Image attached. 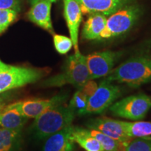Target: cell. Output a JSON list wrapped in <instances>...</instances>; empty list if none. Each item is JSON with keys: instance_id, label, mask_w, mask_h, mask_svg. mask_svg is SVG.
<instances>
[{"instance_id": "obj_1", "label": "cell", "mask_w": 151, "mask_h": 151, "mask_svg": "<svg viewBox=\"0 0 151 151\" xmlns=\"http://www.w3.org/2000/svg\"><path fill=\"white\" fill-rule=\"evenodd\" d=\"M106 80L138 88L151 82V46L143 49L113 69Z\"/></svg>"}, {"instance_id": "obj_2", "label": "cell", "mask_w": 151, "mask_h": 151, "mask_svg": "<svg viewBox=\"0 0 151 151\" xmlns=\"http://www.w3.org/2000/svg\"><path fill=\"white\" fill-rule=\"evenodd\" d=\"M75 116L74 111L65 103L53 106L35 118L32 130L37 139H46L72 124Z\"/></svg>"}, {"instance_id": "obj_3", "label": "cell", "mask_w": 151, "mask_h": 151, "mask_svg": "<svg viewBox=\"0 0 151 151\" xmlns=\"http://www.w3.org/2000/svg\"><path fill=\"white\" fill-rule=\"evenodd\" d=\"M89 80L90 73L86 64V56L79 51L69 56L62 72L45 81L43 86L59 87L71 85L80 90Z\"/></svg>"}, {"instance_id": "obj_4", "label": "cell", "mask_w": 151, "mask_h": 151, "mask_svg": "<svg viewBox=\"0 0 151 151\" xmlns=\"http://www.w3.org/2000/svg\"><path fill=\"white\" fill-rule=\"evenodd\" d=\"M141 15L140 6L133 1L118 9L106 18L104 29L98 40H109L124 35L134 27Z\"/></svg>"}, {"instance_id": "obj_5", "label": "cell", "mask_w": 151, "mask_h": 151, "mask_svg": "<svg viewBox=\"0 0 151 151\" xmlns=\"http://www.w3.org/2000/svg\"><path fill=\"white\" fill-rule=\"evenodd\" d=\"M150 108L151 98L146 94L139 93L113 104L109 110L114 116L137 121L144 118Z\"/></svg>"}, {"instance_id": "obj_6", "label": "cell", "mask_w": 151, "mask_h": 151, "mask_svg": "<svg viewBox=\"0 0 151 151\" xmlns=\"http://www.w3.org/2000/svg\"><path fill=\"white\" fill-rule=\"evenodd\" d=\"M43 75L39 69L11 65L9 69L0 73V94L37 82Z\"/></svg>"}, {"instance_id": "obj_7", "label": "cell", "mask_w": 151, "mask_h": 151, "mask_svg": "<svg viewBox=\"0 0 151 151\" xmlns=\"http://www.w3.org/2000/svg\"><path fill=\"white\" fill-rule=\"evenodd\" d=\"M121 93L120 87L104 79L100 82L94 93L88 98V105L84 115L103 113L120 97Z\"/></svg>"}, {"instance_id": "obj_8", "label": "cell", "mask_w": 151, "mask_h": 151, "mask_svg": "<svg viewBox=\"0 0 151 151\" xmlns=\"http://www.w3.org/2000/svg\"><path fill=\"white\" fill-rule=\"evenodd\" d=\"M122 55L121 51L106 50L96 52L86 56L90 80L106 76Z\"/></svg>"}, {"instance_id": "obj_9", "label": "cell", "mask_w": 151, "mask_h": 151, "mask_svg": "<svg viewBox=\"0 0 151 151\" xmlns=\"http://www.w3.org/2000/svg\"><path fill=\"white\" fill-rule=\"evenodd\" d=\"M68 96V93L62 92L50 99H28L11 104L27 118H36L46 109L65 103Z\"/></svg>"}, {"instance_id": "obj_10", "label": "cell", "mask_w": 151, "mask_h": 151, "mask_svg": "<svg viewBox=\"0 0 151 151\" xmlns=\"http://www.w3.org/2000/svg\"><path fill=\"white\" fill-rule=\"evenodd\" d=\"M86 125L88 129L97 130L120 142L128 143L132 139L126 133L122 120H114L108 117H99L90 120Z\"/></svg>"}, {"instance_id": "obj_11", "label": "cell", "mask_w": 151, "mask_h": 151, "mask_svg": "<svg viewBox=\"0 0 151 151\" xmlns=\"http://www.w3.org/2000/svg\"><path fill=\"white\" fill-rule=\"evenodd\" d=\"M63 2L64 16L73 42L74 52H78L80 51L78 48V32L82 20V11L76 0H63Z\"/></svg>"}, {"instance_id": "obj_12", "label": "cell", "mask_w": 151, "mask_h": 151, "mask_svg": "<svg viewBox=\"0 0 151 151\" xmlns=\"http://www.w3.org/2000/svg\"><path fill=\"white\" fill-rule=\"evenodd\" d=\"M84 14H101L108 17L132 0H76Z\"/></svg>"}, {"instance_id": "obj_13", "label": "cell", "mask_w": 151, "mask_h": 151, "mask_svg": "<svg viewBox=\"0 0 151 151\" xmlns=\"http://www.w3.org/2000/svg\"><path fill=\"white\" fill-rule=\"evenodd\" d=\"M52 4L50 0H38L31 4L27 17L33 23L53 34L54 29L51 20Z\"/></svg>"}, {"instance_id": "obj_14", "label": "cell", "mask_w": 151, "mask_h": 151, "mask_svg": "<svg viewBox=\"0 0 151 151\" xmlns=\"http://www.w3.org/2000/svg\"><path fill=\"white\" fill-rule=\"evenodd\" d=\"M73 127L71 124L47 138L42 151H74L76 143L71 137Z\"/></svg>"}, {"instance_id": "obj_15", "label": "cell", "mask_w": 151, "mask_h": 151, "mask_svg": "<svg viewBox=\"0 0 151 151\" xmlns=\"http://www.w3.org/2000/svg\"><path fill=\"white\" fill-rule=\"evenodd\" d=\"M27 119L11 104L0 110V127L4 129L22 132Z\"/></svg>"}, {"instance_id": "obj_16", "label": "cell", "mask_w": 151, "mask_h": 151, "mask_svg": "<svg viewBox=\"0 0 151 151\" xmlns=\"http://www.w3.org/2000/svg\"><path fill=\"white\" fill-rule=\"evenodd\" d=\"M107 17L101 14H90L85 22L81 37L86 40H98L104 29Z\"/></svg>"}, {"instance_id": "obj_17", "label": "cell", "mask_w": 151, "mask_h": 151, "mask_svg": "<svg viewBox=\"0 0 151 151\" xmlns=\"http://www.w3.org/2000/svg\"><path fill=\"white\" fill-rule=\"evenodd\" d=\"M71 137L76 143L86 151H103L99 141L91 135L87 128L73 126Z\"/></svg>"}, {"instance_id": "obj_18", "label": "cell", "mask_w": 151, "mask_h": 151, "mask_svg": "<svg viewBox=\"0 0 151 151\" xmlns=\"http://www.w3.org/2000/svg\"><path fill=\"white\" fill-rule=\"evenodd\" d=\"M22 143V132L0 127V151H18Z\"/></svg>"}, {"instance_id": "obj_19", "label": "cell", "mask_w": 151, "mask_h": 151, "mask_svg": "<svg viewBox=\"0 0 151 151\" xmlns=\"http://www.w3.org/2000/svg\"><path fill=\"white\" fill-rule=\"evenodd\" d=\"M128 137L131 139L138 137H149L151 136V122L122 121Z\"/></svg>"}, {"instance_id": "obj_20", "label": "cell", "mask_w": 151, "mask_h": 151, "mask_svg": "<svg viewBox=\"0 0 151 151\" xmlns=\"http://www.w3.org/2000/svg\"><path fill=\"white\" fill-rule=\"evenodd\" d=\"M87 129H88L91 135L97 139L101 144L103 151H124V148L127 143L120 142L97 130L88 129V128Z\"/></svg>"}, {"instance_id": "obj_21", "label": "cell", "mask_w": 151, "mask_h": 151, "mask_svg": "<svg viewBox=\"0 0 151 151\" xmlns=\"http://www.w3.org/2000/svg\"><path fill=\"white\" fill-rule=\"evenodd\" d=\"M88 97L81 90L75 92L69 101V106L74 111L76 115L83 116L88 105Z\"/></svg>"}, {"instance_id": "obj_22", "label": "cell", "mask_w": 151, "mask_h": 151, "mask_svg": "<svg viewBox=\"0 0 151 151\" xmlns=\"http://www.w3.org/2000/svg\"><path fill=\"white\" fill-rule=\"evenodd\" d=\"M124 151H151V138L149 137L132 139L126 144Z\"/></svg>"}, {"instance_id": "obj_23", "label": "cell", "mask_w": 151, "mask_h": 151, "mask_svg": "<svg viewBox=\"0 0 151 151\" xmlns=\"http://www.w3.org/2000/svg\"><path fill=\"white\" fill-rule=\"evenodd\" d=\"M53 43L57 52L62 55L67 54L73 47V42L71 38L63 35H54Z\"/></svg>"}, {"instance_id": "obj_24", "label": "cell", "mask_w": 151, "mask_h": 151, "mask_svg": "<svg viewBox=\"0 0 151 151\" xmlns=\"http://www.w3.org/2000/svg\"><path fill=\"white\" fill-rule=\"evenodd\" d=\"M18 16V12L14 10H0V35L14 22Z\"/></svg>"}, {"instance_id": "obj_25", "label": "cell", "mask_w": 151, "mask_h": 151, "mask_svg": "<svg viewBox=\"0 0 151 151\" xmlns=\"http://www.w3.org/2000/svg\"><path fill=\"white\" fill-rule=\"evenodd\" d=\"M22 0H0V10H14L20 12Z\"/></svg>"}, {"instance_id": "obj_26", "label": "cell", "mask_w": 151, "mask_h": 151, "mask_svg": "<svg viewBox=\"0 0 151 151\" xmlns=\"http://www.w3.org/2000/svg\"><path fill=\"white\" fill-rule=\"evenodd\" d=\"M97 87L98 85L95 81H94L93 80H89L87 81L84 86L80 90L86 94L87 97L89 98L90 96H92L94 93V92L97 90Z\"/></svg>"}, {"instance_id": "obj_27", "label": "cell", "mask_w": 151, "mask_h": 151, "mask_svg": "<svg viewBox=\"0 0 151 151\" xmlns=\"http://www.w3.org/2000/svg\"><path fill=\"white\" fill-rule=\"evenodd\" d=\"M10 67L11 65H6V64L4 63V62L0 60V73L6 71L7 69H9V68H10Z\"/></svg>"}, {"instance_id": "obj_28", "label": "cell", "mask_w": 151, "mask_h": 151, "mask_svg": "<svg viewBox=\"0 0 151 151\" xmlns=\"http://www.w3.org/2000/svg\"><path fill=\"white\" fill-rule=\"evenodd\" d=\"M38 1V0H29V2L32 4L35 2V1ZM50 1H51L52 2H55V1H58V0H50Z\"/></svg>"}, {"instance_id": "obj_29", "label": "cell", "mask_w": 151, "mask_h": 151, "mask_svg": "<svg viewBox=\"0 0 151 151\" xmlns=\"http://www.w3.org/2000/svg\"><path fill=\"white\" fill-rule=\"evenodd\" d=\"M3 107H4V106H3V104H1V101H0V110H1V109H2V108H3Z\"/></svg>"}]
</instances>
